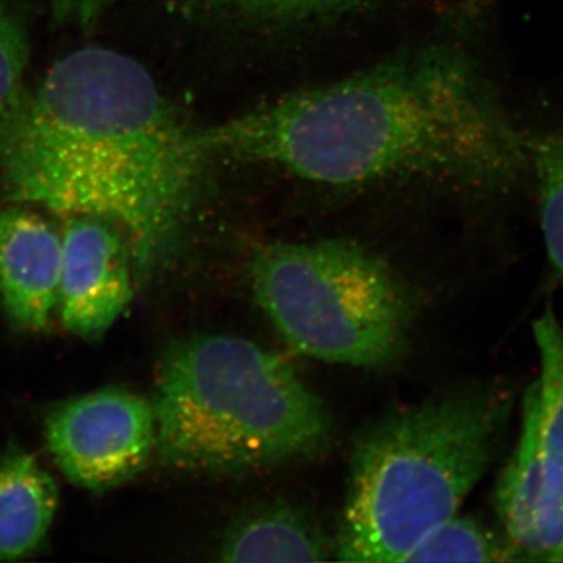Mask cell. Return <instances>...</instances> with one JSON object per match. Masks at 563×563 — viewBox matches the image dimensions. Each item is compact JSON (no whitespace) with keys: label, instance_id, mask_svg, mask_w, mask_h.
I'll return each mask as SVG.
<instances>
[{"label":"cell","instance_id":"7a4b0ae2","mask_svg":"<svg viewBox=\"0 0 563 563\" xmlns=\"http://www.w3.org/2000/svg\"><path fill=\"white\" fill-rule=\"evenodd\" d=\"M206 133L217 163L333 187L421 176L501 188L528 163V140L487 77L442 44L290 92Z\"/></svg>","mask_w":563,"mask_h":563},{"label":"cell","instance_id":"277c9868","mask_svg":"<svg viewBox=\"0 0 563 563\" xmlns=\"http://www.w3.org/2000/svg\"><path fill=\"white\" fill-rule=\"evenodd\" d=\"M155 454L185 473L265 472L314 453L332 418L279 355L243 336L192 335L163 352Z\"/></svg>","mask_w":563,"mask_h":563},{"label":"cell","instance_id":"7c38bea8","mask_svg":"<svg viewBox=\"0 0 563 563\" xmlns=\"http://www.w3.org/2000/svg\"><path fill=\"white\" fill-rule=\"evenodd\" d=\"M539 352L537 377L539 439L544 457L563 470V325L553 309L544 310L532 325Z\"/></svg>","mask_w":563,"mask_h":563},{"label":"cell","instance_id":"8fae6325","mask_svg":"<svg viewBox=\"0 0 563 563\" xmlns=\"http://www.w3.org/2000/svg\"><path fill=\"white\" fill-rule=\"evenodd\" d=\"M333 540L298 507L269 503L236 518L220 547L222 562H322L333 559Z\"/></svg>","mask_w":563,"mask_h":563},{"label":"cell","instance_id":"ba28073f","mask_svg":"<svg viewBox=\"0 0 563 563\" xmlns=\"http://www.w3.org/2000/svg\"><path fill=\"white\" fill-rule=\"evenodd\" d=\"M521 413L520 439L496 485V514L521 562H563V470L540 448L533 384Z\"/></svg>","mask_w":563,"mask_h":563},{"label":"cell","instance_id":"6da1fadb","mask_svg":"<svg viewBox=\"0 0 563 563\" xmlns=\"http://www.w3.org/2000/svg\"><path fill=\"white\" fill-rule=\"evenodd\" d=\"M214 161L150 70L101 46L70 52L0 111V184L16 203L113 225L136 279L187 236Z\"/></svg>","mask_w":563,"mask_h":563},{"label":"cell","instance_id":"5b68a950","mask_svg":"<svg viewBox=\"0 0 563 563\" xmlns=\"http://www.w3.org/2000/svg\"><path fill=\"white\" fill-rule=\"evenodd\" d=\"M251 284L263 312L299 354L374 369L406 351L409 292L391 266L361 244H268L252 258Z\"/></svg>","mask_w":563,"mask_h":563},{"label":"cell","instance_id":"30bf717a","mask_svg":"<svg viewBox=\"0 0 563 563\" xmlns=\"http://www.w3.org/2000/svg\"><path fill=\"white\" fill-rule=\"evenodd\" d=\"M58 510L54 477L27 451L0 453V562L33 553L49 533Z\"/></svg>","mask_w":563,"mask_h":563},{"label":"cell","instance_id":"3957f363","mask_svg":"<svg viewBox=\"0 0 563 563\" xmlns=\"http://www.w3.org/2000/svg\"><path fill=\"white\" fill-rule=\"evenodd\" d=\"M512 407L509 388L472 384L363 428L352 444L333 559L406 562L490 468Z\"/></svg>","mask_w":563,"mask_h":563},{"label":"cell","instance_id":"52a82bcc","mask_svg":"<svg viewBox=\"0 0 563 563\" xmlns=\"http://www.w3.org/2000/svg\"><path fill=\"white\" fill-rule=\"evenodd\" d=\"M65 220L57 313L73 335L99 339L132 302V252L106 221L81 214Z\"/></svg>","mask_w":563,"mask_h":563},{"label":"cell","instance_id":"5bb4252c","mask_svg":"<svg viewBox=\"0 0 563 563\" xmlns=\"http://www.w3.org/2000/svg\"><path fill=\"white\" fill-rule=\"evenodd\" d=\"M406 562H521L506 537L455 517L429 533Z\"/></svg>","mask_w":563,"mask_h":563},{"label":"cell","instance_id":"8992f818","mask_svg":"<svg viewBox=\"0 0 563 563\" xmlns=\"http://www.w3.org/2000/svg\"><path fill=\"white\" fill-rule=\"evenodd\" d=\"M44 437L69 483L110 490L143 472L155 454L154 404L124 388L87 393L52 409Z\"/></svg>","mask_w":563,"mask_h":563},{"label":"cell","instance_id":"e0dca14e","mask_svg":"<svg viewBox=\"0 0 563 563\" xmlns=\"http://www.w3.org/2000/svg\"><path fill=\"white\" fill-rule=\"evenodd\" d=\"M51 16L68 27L87 29L121 0H43Z\"/></svg>","mask_w":563,"mask_h":563},{"label":"cell","instance_id":"9c48e42d","mask_svg":"<svg viewBox=\"0 0 563 563\" xmlns=\"http://www.w3.org/2000/svg\"><path fill=\"white\" fill-rule=\"evenodd\" d=\"M62 235L22 203L0 209V307L25 332L47 329L57 313Z\"/></svg>","mask_w":563,"mask_h":563},{"label":"cell","instance_id":"2e32d148","mask_svg":"<svg viewBox=\"0 0 563 563\" xmlns=\"http://www.w3.org/2000/svg\"><path fill=\"white\" fill-rule=\"evenodd\" d=\"M31 57V46L20 21L0 0V111L24 91V74Z\"/></svg>","mask_w":563,"mask_h":563},{"label":"cell","instance_id":"9a60e30c","mask_svg":"<svg viewBox=\"0 0 563 563\" xmlns=\"http://www.w3.org/2000/svg\"><path fill=\"white\" fill-rule=\"evenodd\" d=\"M206 13L247 24L279 25L335 16L369 0H196Z\"/></svg>","mask_w":563,"mask_h":563},{"label":"cell","instance_id":"4fadbf2b","mask_svg":"<svg viewBox=\"0 0 563 563\" xmlns=\"http://www.w3.org/2000/svg\"><path fill=\"white\" fill-rule=\"evenodd\" d=\"M528 163L536 174L548 265L555 279L563 282V131L528 140Z\"/></svg>","mask_w":563,"mask_h":563}]
</instances>
